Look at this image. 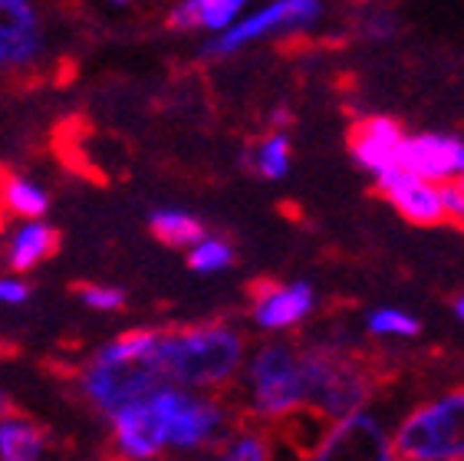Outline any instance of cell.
<instances>
[{
	"label": "cell",
	"mask_w": 464,
	"mask_h": 461,
	"mask_svg": "<svg viewBox=\"0 0 464 461\" xmlns=\"http://www.w3.org/2000/svg\"><path fill=\"white\" fill-rule=\"evenodd\" d=\"M50 432L24 412L0 418V461H46Z\"/></svg>",
	"instance_id": "9a60e30c"
},
{
	"label": "cell",
	"mask_w": 464,
	"mask_h": 461,
	"mask_svg": "<svg viewBox=\"0 0 464 461\" xmlns=\"http://www.w3.org/2000/svg\"><path fill=\"white\" fill-rule=\"evenodd\" d=\"M320 14H323V0H274L270 7L244 17L241 24H234L231 30H224L215 44H208V54L231 56V54H237L241 46L260 40V36H274V34H286V30H296V27H310V24L320 20Z\"/></svg>",
	"instance_id": "ba28073f"
},
{
	"label": "cell",
	"mask_w": 464,
	"mask_h": 461,
	"mask_svg": "<svg viewBox=\"0 0 464 461\" xmlns=\"http://www.w3.org/2000/svg\"><path fill=\"white\" fill-rule=\"evenodd\" d=\"M244 412L254 426L280 428L306 412V379L300 349L290 343H264L244 363Z\"/></svg>",
	"instance_id": "277c9868"
},
{
	"label": "cell",
	"mask_w": 464,
	"mask_h": 461,
	"mask_svg": "<svg viewBox=\"0 0 464 461\" xmlns=\"http://www.w3.org/2000/svg\"><path fill=\"white\" fill-rule=\"evenodd\" d=\"M116 461H161L169 455V438L152 399L132 402L109 416Z\"/></svg>",
	"instance_id": "8fae6325"
},
{
	"label": "cell",
	"mask_w": 464,
	"mask_h": 461,
	"mask_svg": "<svg viewBox=\"0 0 464 461\" xmlns=\"http://www.w3.org/2000/svg\"><path fill=\"white\" fill-rule=\"evenodd\" d=\"M72 293L80 297L82 307H90L96 313H119L125 307V293L119 287H106V284H76Z\"/></svg>",
	"instance_id": "cb8c5ba5"
},
{
	"label": "cell",
	"mask_w": 464,
	"mask_h": 461,
	"mask_svg": "<svg viewBox=\"0 0 464 461\" xmlns=\"http://www.w3.org/2000/svg\"><path fill=\"white\" fill-rule=\"evenodd\" d=\"M247 339L231 323H195L159 333V363L169 386L224 392L244 373Z\"/></svg>",
	"instance_id": "7a4b0ae2"
},
{
	"label": "cell",
	"mask_w": 464,
	"mask_h": 461,
	"mask_svg": "<svg viewBox=\"0 0 464 461\" xmlns=\"http://www.w3.org/2000/svg\"><path fill=\"white\" fill-rule=\"evenodd\" d=\"M451 313H455V317L464 323V293H458L455 300H451Z\"/></svg>",
	"instance_id": "4316f807"
},
{
	"label": "cell",
	"mask_w": 464,
	"mask_h": 461,
	"mask_svg": "<svg viewBox=\"0 0 464 461\" xmlns=\"http://www.w3.org/2000/svg\"><path fill=\"white\" fill-rule=\"evenodd\" d=\"M247 169L254 175L267 178V181H280L290 172V139L286 132H270L260 142H254L244 155Z\"/></svg>",
	"instance_id": "ffe728a7"
},
{
	"label": "cell",
	"mask_w": 464,
	"mask_h": 461,
	"mask_svg": "<svg viewBox=\"0 0 464 461\" xmlns=\"http://www.w3.org/2000/svg\"><path fill=\"white\" fill-rule=\"evenodd\" d=\"M50 211V195L44 188L24 175L0 169V224L7 218H24V221H40Z\"/></svg>",
	"instance_id": "ac0fdd59"
},
{
	"label": "cell",
	"mask_w": 464,
	"mask_h": 461,
	"mask_svg": "<svg viewBox=\"0 0 464 461\" xmlns=\"http://www.w3.org/2000/svg\"><path fill=\"white\" fill-rule=\"evenodd\" d=\"M60 250V230L46 221H27L14 230L7 244V267L14 274H27Z\"/></svg>",
	"instance_id": "2e32d148"
},
{
	"label": "cell",
	"mask_w": 464,
	"mask_h": 461,
	"mask_svg": "<svg viewBox=\"0 0 464 461\" xmlns=\"http://www.w3.org/2000/svg\"><path fill=\"white\" fill-rule=\"evenodd\" d=\"M409 135L402 132V125L389 119V115H366L353 123L349 129V152L353 159L375 178L399 172V159H402V145Z\"/></svg>",
	"instance_id": "7c38bea8"
},
{
	"label": "cell",
	"mask_w": 464,
	"mask_h": 461,
	"mask_svg": "<svg viewBox=\"0 0 464 461\" xmlns=\"http://www.w3.org/2000/svg\"><path fill=\"white\" fill-rule=\"evenodd\" d=\"M300 363L306 379V412L323 418L326 426L366 412V406L385 382V369L379 359L349 349L340 339L304 346Z\"/></svg>",
	"instance_id": "3957f363"
},
{
	"label": "cell",
	"mask_w": 464,
	"mask_h": 461,
	"mask_svg": "<svg viewBox=\"0 0 464 461\" xmlns=\"http://www.w3.org/2000/svg\"><path fill=\"white\" fill-rule=\"evenodd\" d=\"M149 399H152L161 426H165L169 452L175 455H198L221 448L234 432V416L221 396L191 392L181 386H161Z\"/></svg>",
	"instance_id": "5b68a950"
},
{
	"label": "cell",
	"mask_w": 464,
	"mask_h": 461,
	"mask_svg": "<svg viewBox=\"0 0 464 461\" xmlns=\"http://www.w3.org/2000/svg\"><path fill=\"white\" fill-rule=\"evenodd\" d=\"M399 461H411V458H399Z\"/></svg>",
	"instance_id": "f546056e"
},
{
	"label": "cell",
	"mask_w": 464,
	"mask_h": 461,
	"mask_svg": "<svg viewBox=\"0 0 464 461\" xmlns=\"http://www.w3.org/2000/svg\"><path fill=\"white\" fill-rule=\"evenodd\" d=\"M458 175L464 178V149H461V169H458Z\"/></svg>",
	"instance_id": "f1b7e54d"
},
{
	"label": "cell",
	"mask_w": 464,
	"mask_h": 461,
	"mask_svg": "<svg viewBox=\"0 0 464 461\" xmlns=\"http://www.w3.org/2000/svg\"><path fill=\"white\" fill-rule=\"evenodd\" d=\"M375 191L409 224H419V228L445 224L441 195H438V185H431V181H421L409 172H389V175L375 178Z\"/></svg>",
	"instance_id": "4fadbf2b"
},
{
	"label": "cell",
	"mask_w": 464,
	"mask_h": 461,
	"mask_svg": "<svg viewBox=\"0 0 464 461\" xmlns=\"http://www.w3.org/2000/svg\"><path fill=\"white\" fill-rule=\"evenodd\" d=\"M392 448L411 461H464V386L405 412L392 432Z\"/></svg>",
	"instance_id": "8992f818"
},
{
	"label": "cell",
	"mask_w": 464,
	"mask_h": 461,
	"mask_svg": "<svg viewBox=\"0 0 464 461\" xmlns=\"http://www.w3.org/2000/svg\"><path fill=\"white\" fill-rule=\"evenodd\" d=\"M149 230L165 248H195L198 240L208 238L205 224L198 221L195 214L179 211V208H159L149 214Z\"/></svg>",
	"instance_id": "d6986e66"
},
{
	"label": "cell",
	"mask_w": 464,
	"mask_h": 461,
	"mask_svg": "<svg viewBox=\"0 0 464 461\" xmlns=\"http://www.w3.org/2000/svg\"><path fill=\"white\" fill-rule=\"evenodd\" d=\"M438 195H441V208H445V224H458L464 228V185L461 181H441L438 185Z\"/></svg>",
	"instance_id": "d4e9b609"
},
{
	"label": "cell",
	"mask_w": 464,
	"mask_h": 461,
	"mask_svg": "<svg viewBox=\"0 0 464 461\" xmlns=\"http://www.w3.org/2000/svg\"><path fill=\"white\" fill-rule=\"evenodd\" d=\"M392 432L375 412L333 422L306 461H392Z\"/></svg>",
	"instance_id": "52a82bcc"
},
{
	"label": "cell",
	"mask_w": 464,
	"mask_h": 461,
	"mask_svg": "<svg viewBox=\"0 0 464 461\" xmlns=\"http://www.w3.org/2000/svg\"><path fill=\"white\" fill-rule=\"evenodd\" d=\"M316 307L313 287L304 280L280 284V280H257L250 284V319L264 333H290L306 323Z\"/></svg>",
	"instance_id": "30bf717a"
},
{
	"label": "cell",
	"mask_w": 464,
	"mask_h": 461,
	"mask_svg": "<svg viewBox=\"0 0 464 461\" xmlns=\"http://www.w3.org/2000/svg\"><path fill=\"white\" fill-rule=\"evenodd\" d=\"M109 4H116V7H129L132 0H109Z\"/></svg>",
	"instance_id": "83f0119b"
},
{
	"label": "cell",
	"mask_w": 464,
	"mask_h": 461,
	"mask_svg": "<svg viewBox=\"0 0 464 461\" xmlns=\"http://www.w3.org/2000/svg\"><path fill=\"white\" fill-rule=\"evenodd\" d=\"M366 333L379 339H415L421 333V323L405 310L379 307L366 317Z\"/></svg>",
	"instance_id": "7402d4cb"
},
{
	"label": "cell",
	"mask_w": 464,
	"mask_h": 461,
	"mask_svg": "<svg viewBox=\"0 0 464 461\" xmlns=\"http://www.w3.org/2000/svg\"><path fill=\"white\" fill-rule=\"evenodd\" d=\"M234 264V248L224 238H211L208 234L205 240H198L195 248L188 250V267L195 274H221Z\"/></svg>",
	"instance_id": "603a6c76"
},
{
	"label": "cell",
	"mask_w": 464,
	"mask_h": 461,
	"mask_svg": "<svg viewBox=\"0 0 464 461\" xmlns=\"http://www.w3.org/2000/svg\"><path fill=\"white\" fill-rule=\"evenodd\" d=\"M244 7H247V0H181L171 7L165 24L171 30H231Z\"/></svg>",
	"instance_id": "e0dca14e"
},
{
	"label": "cell",
	"mask_w": 464,
	"mask_h": 461,
	"mask_svg": "<svg viewBox=\"0 0 464 461\" xmlns=\"http://www.w3.org/2000/svg\"><path fill=\"white\" fill-rule=\"evenodd\" d=\"M40 0H0V73L30 70L44 54Z\"/></svg>",
	"instance_id": "9c48e42d"
},
{
	"label": "cell",
	"mask_w": 464,
	"mask_h": 461,
	"mask_svg": "<svg viewBox=\"0 0 464 461\" xmlns=\"http://www.w3.org/2000/svg\"><path fill=\"white\" fill-rule=\"evenodd\" d=\"M461 149L455 135L441 132H421L409 135L402 145V159H399V172L421 178V181H451L461 169Z\"/></svg>",
	"instance_id": "5bb4252c"
},
{
	"label": "cell",
	"mask_w": 464,
	"mask_h": 461,
	"mask_svg": "<svg viewBox=\"0 0 464 461\" xmlns=\"http://www.w3.org/2000/svg\"><path fill=\"white\" fill-rule=\"evenodd\" d=\"M461 185H464V178H461Z\"/></svg>",
	"instance_id": "4dcf8cb0"
},
{
	"label": "cell",
	"mask_w": 464,
	"mask_h": 461,
	"mask_svg": "<svg viewBox=\"0 0 464 461\" xmlns=\"http://www.w3.org/2000/svg\"><path fill=\"white\" fill-rule=\"evenodd\" d=\"M161 329L139 327L102 343L76 366V392L99 416H116L119 408L149 399L155 389L169 386L159 363Z\"/></svg>",
	"instance_id": "6da1fadb"
},
{
	"label": "cell",
	"mask_w": 464,
	"mask_h": 461,
	"mask_svg": "<svg viewBox=\"0 0 464 461\" xmlns=\"http://www.w3.org/2000/svg\"><path fill=\"white\" fill-rule=\"evenodd\" d=\"M211 461H274L270 432L264 426H254V422L234 428L231 438L218 448V455Z\"/></svg>",
	"instance_id": "44dd1931"
},
{
	"label": "cell",
	"mask_w": 464,
	"mask_h": 461,
	"mask_svg": "<svg viewBox=\"0 0 464 461\" xmlns=\"http://www.w3.org/2000/svg\"><path fill=\"white\" fill-rule=\"evenodd\" d=\"M34 297V287L24 277H0V303L4 307H24Z\"/></svg>",
	"instance_id": "484cf974"
}]
</instances>
